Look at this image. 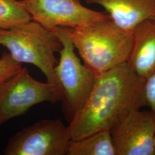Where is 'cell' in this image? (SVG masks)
Listing matches in <instances>:
<instances>
[{"instance_id":"1","label":"cell","mask_w":155,"mask_h":155,"mask_svg":"<svg viewBox=\"0 0 155 155\" xmlns=\"http://www.w3.org/2000/svg\"><path fill=\"white\" fill-rule=\"evenodd\" d=\"M144 84L127 63L96 75L83 107L68 124L70 140L111 130L129 113L146 105Z\"/></svg>"},{"instance_id":"2","label":"cell","mask_w":155,"mask_h":155,"mask_svg":"<svg viewBox=\"0 0 155 155\" xmlns=\"http://www.w3.org/2000/svg\"><path fill=\"white\" fill-rule=\"evenodd\" d=\"M83 61L96 75L127 63L132 31L118 26L110 17L79 27H64Z\"/></svg>"},{"instance_id":"3","label":"cell","mask_w":155,"mask_h":155,"mask_svg":"<svg viewBox=\"0 0 155 155\" xmlns=\"http://www.w3.org/2000/svg\"><path fill=\"white\" fill-rule=\"evenodd\" d=\"M0 45L9 50L13 59L21 63L37 67L63 94L55 68L62 45L52 31L39 22L31 20L9 29H0Z\"/></svg>"},{"instance_id":"4","label":"cell","mask_w":155,"mask_h":155,"mask_svg":"<svg viewBox=\"0 0 155 155\" xmlns=\"http://www.w3.org/2000/svg\"><path fill=\"white\" fill-rule=\"evenodd\" d=\"M51 31L62 45L55 72L63 92L62 112L70 124L84 105L94 86L96 75L81 63L75 52L72 40L64 27Z\"/></svg>"},{"instance_id":"5","label":"cell","mask_w":155,"mask_h":155,"mask_svg":"<svg viewBox=\"0 0 155 155\" xmlns=\"http://www.w3.org/2000/svg\"><path fill=\"white\" fill-rule=\"evenodd\" d=\"M63 100L56 86L33 78L26 67L0 84V127L9 120L25 114L33 106Z\"/></svg>"},{"instance_id":"6","label":"cell","mask_w":155,"mask_h":155,"mask_svg":"<svg viewBox=\"0 0 155 155\" xmlns=\"http://www.w3.org/2000/svg\"><path fill=\"white\" fill-rule=\"evenodd\" d=\"M68 126L61 119H45L24 127L9 139L5 155H67Z\"/></svg>"},{"instance_id":"7","label":"cell","mask_w":155,"mask_h":155,"mask_svg":"<svg viewBox=\"0 0 155 155\" xmlns=\"http://www.w3.org/2000/svg\"><path fill=\"white\" fill-rule=\"evenodd\" d=\"M21 1L32 20L50 31L87 26L110 17L84 6L78 0Z\"/></svg>"},{"instance_id":"8","label":"cell","mask_w":155,"mask_h":155,"mask_svg":"<svg viewBox=\"0 0 155 155\" xmlns=\"http://www.w3.org/2000/svg\"><path fill=\"white\" fill-rule=\"evenodd\" d=\"M116 155H155V114L131 111L110 130Z\"/></svg>"},{"instance_id":"9","label":"cell","mask_w":155,"mask_h":155,"mask_svg":"<svg viewBox=\"0 0 155 155\" xmlns=\"http://www.w3.org/2000/svg\"><path fill=\"white\" fill-rule=\"evenodd\" d=\"M132 33L133 45L127 64L145 82L155 71V17L140 22Z\"/></svg>"},{"instance_id":"10","label":"cell","mask_w":155,"mask_h":155,"mask_svg":"<svg viewBox=\"0 0 155 155\" xmlns=\"http://www.w3.org/2000/svg\"><path fill=\"white\" fill-rule=\"evenodd\" d=\"M102 6L120 27L132 31L140 22L155 17V0H85Z\"/></svg>"},{"instance_id":"11","label":"cell","mask_w":155,"mask_h":155,"mask_svg":"<svg viewBox=\"0 0 155 155\" xmlns=\"http://www.w3.org/2000/svg\"><path fill=\"white\" fill-rule=\"evenodd\" d=\"M67 155H116L110 130H102L82 139L70 140Z\"/></svg>"},{"instance_id":"12","label":"cell","mask_w":155,"mask_h":155,"mask_svg":"<svg viewBox=\"0 0 155 155\" xmlns=\"http://www.w3.org/2000/svg\"><path fill=\"white\" fill-rule=\"evenodd\" d=\"M31 20L21 0H0V29H9Z\"/></svg>"},{"instance_id":"13","label":"cell","mask_w":155,"mask_h":155,"mask_svg":"<svg viewBox=\"0 0 155 155\" xmlns=\"http://www.w3.org/2000/svg\"><path fill=\"white\" fill-rule=\"evenodd\" d=\"M22 64L15 61L9 52L3 53L0 58V84L18 72Z\"/></svg>"},{"instance_id":"14","label":"cell","mask_w":155,"mask_h":155,"mask_svg":"<svg viewBox=\"0 0 155 155\" xmlns=\"http://www.w3.org/2000/svg\"><path fill=\"white\" fill-rule=\"evenodd\" d=\"M144 95L146 105L155 114V71L145 82Z\"/></svg>"},{"instance_id":"15","label":"cell","mask_w":155,"mask_h":155,"mask_svg":"<svg viewBox=\"0 0 155 155\" xmlns=\"http://www.w3.org/2000/svg\"><path fill=\"white\" fill-rule=\"evenodd\" d=\"M154 148H155V139H154Z\"/></svg>"},{"instance_id":"16","label":"cell","mask_w":155,"mask_h":155,"mask_svg":"<svg viewBox=\"0 0 155 155\" xmlns=\"http://www.w3.org/2000/svg\"><path fill=\"white\" fill-rule=\"evenodd\" d=\"M78 1H79V0H78Z\"/></svg>"}]
</instances>
